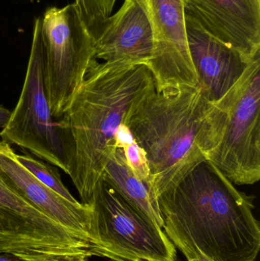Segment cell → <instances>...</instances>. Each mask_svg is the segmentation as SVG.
I'll use <instances>...</instances> for the list:
<instances>
[{
    "instance_id": "277c9868",
    "label": "cell",
    "mask_w": 260,
    "mask_h": 261,
    "mask_svg": "<svg viewBox=\"0 0 260 261\" xmlns=\"http://www.w3.org/2000/svg\"><path fill=\"white\" fill-rule=\"evenodd\" d=\"M92 257L115 261H177V248L163 228L140 214L101 179L88 204Z\"/></svg>"
},
{
    "instance_id": "5b68a950",
    "label": "cell",
    "mask_w": 260,
    "mask_h": 261,
    "mask_svg": "<svg viewBox=\"0 0 260 261\" xmlns=\"http://www.w3.org/2000/svg\"><path fill=\"white\" fill-rule=\"evenodd\" d=\"M41 31L46 93L52 116L61 119L95 59L93 39L75 3L48 8Z\"/></svg>"
},
{
    "instance_id": "5bb4252c",
    "label": "cell",
    "mask_w": 260,
    "mask_h": 261,
    "mask_svg": "<svg viewBox=\"0 0 260 261\" xmlns=\"http://www.w3.org/2000/svg\"><path fill=\"white\" fill-rule=\"evenodd\" d=\"M102 179L138 213L163 228L158 198L152 185L134 176L127 164L122 148L117 147L111 153Z\"/></svg>"
},
{
    "instance_id": "d6986e66",
    "label": "cell",
    "mask_w": 260,
    "mask_h": 261,
    "mask_svg": "<svg viewBox=\"0 0 260 261\" xmlns=\"http://www.w3.org/2000/svg\"><path fill=\"white\" fill-rule=\"evenodd\" d=\"M175 247L183 253L188 261H214L201 254L196 248H189L182 245H177Z\"/></svg>"
},
{
    "instance_id": "7402d4cb",
    "label": "cell",
    "mask_w": 260,
    "mask_h": 261,
    "mask_svg": "<svg viewBox=\"0 0 260 261\" xmlns=\"http://www.w3.org/2000/svg\"><path fill=\"white\" fill-rule=\"evenodd\" d=\"M109 261H115V260H109Z\"/></svg>"
},
{
    "instance_id": "ba28073f",
    "label": "cell",
    "mask_w": 260,
    "mask_h": 261,
    "mask_svg": "<svg viewBox=\"0 0 260 261\" xmlns=\"http://www.w3.org/2000/svg\"><path fill=\"white\" fill-rule=\"evenodd\" d=\"M137 2L146 13L154 35V53L147 67L154 77L156 92L198 87L188 45L183 1Z\"/></svg>"
},
{
    "instance_id": "7c38bea8",
    "label": "cell",
    "mask_w": 260,
    "mask_h": 261,
    "mask_svg": "<svg viewBox=\"0 0 260 261\" xmlns=\"http://www.w3.org/2000/svg\"><path fill=\"white\" fill-rule=\"evenodd\" d=\"M189 54L206 99L217 104L236 85L252 60L206 32L186 15Z\"/></svg>"
},
{
    "instance_id": "30bf717a",
    "label": "cell",
    "mask_w": 260,
    "mask_h": 261,
    "mask_svg": "<svg viewBox=\"0 0 260 261\" xmlns=\"http://www.w3.org/2000/svg\"><path fill=\"white\" fill-rule=\"evenodd\" d=\"M0 176L26 202L86 242L92 249L91 207L70 202L46 187L18 163L10 144L3 141H0Z\"/></svg>"
},
{
    "instance_id": "3957f363",
    "label": "cell",
    "mask_w": 260,
    "mask_h": 261,
    "mask_svg": "<svg viewBox=\"0 0 260 261\" xmlns=\"http://www.w3.org/2000/svg\"><path fill=\"white\" fill-rule=\"evenodd\" d=\"M225 121L222 101L209 102L199 86L155 90L137 104L127 125L146 153L157 198L208 160Z\"/></svg>"
},
{
    "instance_id": "44dd1931",
    "label": "cell",
    "mask_w": 260,
    "mask_h": 261,
    "mask_svg": "<svg viewBox=\"0 0 260 261\" xmlns=\"http://www.w3.org/2000/svg\"><path fill=\"white\" fill-rule=\"evenodd\" d=\"M0 261H22L9 254H0Z\"/></svg>"
},
{
    "instance_id": "4fadbf2b",
    "label": "cell",
    "mask_w": 260,
    "mask_h": 261,
    "mask_svg": "<svg viewBox=\"0 0 260 261\" xmlns=\"http://www.w3.org/2000/svg\"><path fill=\"white\" fill-rule=\"evenodd\" d=\"M93 44L95 59L148 66L154 53V35L149 19L137 0L124 1L118 12L104 23Z\"/></svg>"
},
{
    "instance_id": "7a4b0ae2",
    "label": "cell",
    "mask_w": 260,
    "mask_h": 261,
    "mask_svg": "<svg viewBox=\"0 0 260 261\" xmlns=\"http://www.w3.org/2000/svg\"><path fill=\"white\" fill-rule=\"evenodd\" d=\"M254 199L206 160L158 196L163 231L175 246L196 248L214 261H255L260 225Z\"/></svg>"
},
{
    "instance_id": "9c48e42d",
    "label": "cell",
    "mask_w": 260,
    "mask_h": 261,
    "mask_svg": "<svg viewBox=\"0 0 260 261\" xmlns=\"http://www.w3.org/2000/svg\"><path fill=\"white\" fill-rule=\"evenodd\" d=\"M90 250L86 242L26 202L0 176V254Z\"/></svg>"
},
{
    "instance_id": "ffe728a7",
    "label": "cell",
    "mask_w": 260,
    "mask_h": 261,
    "mask_svg": "<svg viewBox=\"0 0 260 261\" xmlns=\"http://www.w3.org/2000/svg\"><path fill=\"white\" fill-rule=\"evenodd\" d=\"M11 112L8 109L0 105V128H3L10 118Z\"/></svg>"
},
{
    "instance_id": "e0dca14e",
    "label": "cell",
    "mask_w": 260,
    "mask_h": 261,
    "mask_svg": "<svg viewBox=\"0 0 260 261\" xmlns=\"http://www.w3.org/2000/svg\"><path fill=\"white\" fill-rule=\"evenodd\" d=\"M116 0H76L81 19L93 41L99 36L104 23L112 13Z\"/></svg>"
},
{
    "instance_id": "6da1fadb",
    "label": "cell",
    "mask_w": 260,
    "mask_h": 261,
    "mask_svg": "<svg viewBox=\"0 0 260 261\" xmlns=\"http://www.w3.org/2000/svg\"><path fill=\"white\" fill-rule=\"evenodd\" d=\"M155 90L145 64L94 59L61 119L68 175L82 203L88 205L104 169L117 147L115 133L137 104Z\"/></svg>"
},
{
    "instance_id": "2e32d148",
    "label": "cell",
    "mask_w": 260,
    "mask_h": 261,
    "mask_svg": "<svg viewBox=\"0 0 260 261\" xmlns=\"http://www.w3.org/2000/svg\"><path fill=\"white\" fill-rule=\"evenodd\" d=\"M16 159L25 170L32 173L46 187L70 202L74 203L79 202L64 185L57 169L45 163L37 161L25 153L21 155L16 154Z\"/></svg>"
},
{
    "instance_id": "8fae6325",
    "label": "cell",
    "mask_w": 260,
    "mask_h": 261,
    "mask_svg": "<svg viewBox=\"0 0 260 261\" xmlns=\"http://www.w3.org/2000/svg\"><path fill=\"white\" fill-rule=\"evenodd\" d=\"M185 14L252 60L260 55V0H182Z\"/></svg>"
},
{
    "instance_id": "8992f818",
    "label": "cell",
    "mask_w": 260,
    "mask_h": 261,
    "mask_svg": "<svg viewBox=\"0 0 260 261\" xmlns=\"http://www.w3.org/2000/svg\"><path fill=\"white\" fill-rule=\"evenodd\" d=\"M221 100L225 125L208 161L235 185H253L260 179V55Z\"/></svg>"
},
{
    "instance_id": "9a60e30c",
    "label": "cell",
    "mask_w": 260,
    "mask_h": 261,
    "mask_svg": "<svg viewBox=\"0 0 260 261\" xmlns=\"http://www.w3.org/2000/svg\"><path fill=\"white\" fill-rule=\"evenodd\" d=\"M115 144L116 147L123 150L127 164L134 176L152 185L146 153L137 144L127 124H122L118 128L115 133Z\"/></svg>"
},
{
    "instance_id": "ac0fdd59",
    "label": "cell",
    "mask_w": 260,
    "mask_h": 261,
    "mask_svg": "<svg viewBox=\"0 0 260 261\" xmlns=\"http://www.w3.org/2000/svg\"><path fill=\"white\" fill-rule=\"evenodd\" d=\"M12 256L22 261H88L89 257H92L88 251L76 252L27 251Z\"/></svg>"
},
{
    "instance_id": "52a82bcc",
    "label": "cell",
    "mask_w": 260,
    "mask_h": 261,
    "mask_svg": "<svg viewBox=\"0 0 260 261\" xmlns=\"http://www.w3.org/2000/svg\"><path fill=\"white\" fill-rule=\"evenodd\" d=\"M53 119L44 86V49L41 18H38L22 90L0 137L4 142L28 150L68 175L62 134L58 122Z\"/></svg>"
}]
</instances>
